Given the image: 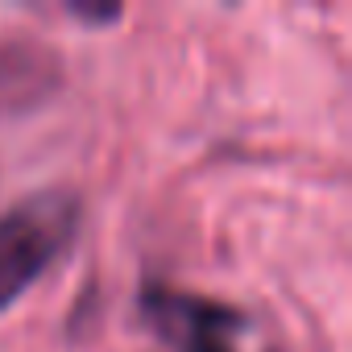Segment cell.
Masks as SVG:
<instances>
[{"label":"cell","instance_id":"6da1fadb","mask_svg":"<svg viewBox=\"0 0 352 352\" xmlns=\"http://www.w3.org/2000/svg\"><path fill=\"white\" fill-rule=\"evenodd\" d=\"M83 204L67 187H46L0 212V311L30 294L79 236Z\"/></svg>","mask_w":352,"mask_h":352},{"label":"cell","instance_id":"7a4b0ae2","mask_svg":"<svg viewBox=\"0 0 352 352\" xmlns=\"http://www.w3.org/2000/svg\"><path fill=\"white\" fill-rule=\"evenodd\" d=\"M63 87V58L30 38H0V120L46 108Z\"/></svg>","mask_w":352,"mask_h":352},{"label":"cell","instance_id":"3957f363","mask_svg":"<svg viewBox=\"0 0 352 352\" xmlns=\"http://www.w3.org/2000/svg\"><path fill=\"white\" fill-rule=\"evenodd\" d=\"M149 315L157 331L174 344V352H232V336L241 327L236 311L195 298V294H149Z\"/></svg>","mask_w":352,"mask_h":352},{"label":"cell","instance_id":"277c9868","mask_svg":"<svg viewBox=\"0 0 352 352\" xmlns=\"http://www.w3.org/2000/svg\"><path fill=\"white\" fill-rule=\"evenodd\" d=\"M67 13H71V17H79V21H91V25H108V21H116V17H120V9H116V5H100V9H96V5H71Z\"/></svg>","mask_w":352,"mask_h":352}]
</instances>
